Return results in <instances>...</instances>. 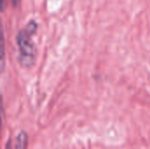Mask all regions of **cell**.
I'll list each match as a JSON object with an SVG mask.
<instances>
[{
    "label": "cell",
    "mask_w": 150,
    "mask_h": 149,
    "mask_svg": "<svg viewBox=\"0 0 150 149\" xmlns=\"http://www.w3.org/2000/svg\"><path fill=\"white\" fill-rule=\"evenodd\" d=\"M28 144V136L26 133L21 132L16 138L15 141V149H26Z\"/></svg>",
    "instance_id": "2"
},
{
    "label": "cell",
    "mask_w": 150,
    "mask_h": 149,
    "mask_svg": "<svg viewBox=\"0 0 150 149\" xmlns=\"http://www.w3.org/2000/svg\"><path fill=\"white\" fill-rule=\"evenodd\" d=\"M6 149H11V142L10 141H8V143L6 144Z\"/></svg>",
    "instance_id": "3"
},
{
    "label": "cell",
    "mask_w": 150,
    "mask_h": 149,
    "mask_svg": "<svg viewBox=\"0 0 150 149\" xmlns=\"http://www.w3.org/2000/svg\"><path fill=\"white\" fill-rule=\"evenodd\" d=\"M33 32H34L26 27L25 30L19 31L17 35V44L19 51L18 61L20 65L24 68L32 67L35 61L36 50L31 40V35Z\"/></svg>",
    "instance_id": "1"
}]
</instances>
